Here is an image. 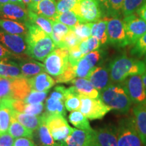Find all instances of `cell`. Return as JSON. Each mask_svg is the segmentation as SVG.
Here are the masks:
<instances>
[{
  "label": "cell",
  "instance_id": "1",
  "mask_svg": "<svg viewBox=\"0 0 146 146\" xmlns=\"http://www.w3.org/2000/svg\"><path fill=\"white\" fill-rule=\"evenodd\" d=\"M26 25L28 33L26 36L27 55L39 61H44L46 57L56 48V45L50 35L41 28L28 21Z\"/></svg>",
  "mask_w": 146,
  "mask_h": 146
},
{
  "label": "cell",
  "instance_id": "2",
  "mask_svg": "<svg viewBox=\"0 0 146 146\" xmlns=\"http://www.w3.org/2000/svg\"><path fill=\"white\" fill-rule=\"evenodd\" d=\"M110 76L111 83L119 84L130 76L143 74L146 70L145 62L122 55L115 58L110 63Z\"/></svg>",
  "mask_w": 146,
  "mask_h": 146
},
{
  "label": "cell",
  "instance_id": "3",
  "mask_svg": "<svg viewBox=\"0 0 146 146\" xmlns=\"http://www.w3.org/2000/svg\"><path fill=\"white\" fill-rule=\"evenodd\" d=\"M100 99L113 110L127 113L132 105V102L121 84L112 83L100 92Z\"/></svg>",
  "mask_w": 146,
  "mask_h": 146
},
{
  "label": "cell",
  "instance_id": "4",
  "mask_svg": "<svg viewBox=\"0 0 146 146\" xmlns=\"http://www.w3.org/2000/svg\"><path fill=\"white\" fill-rule=\"evenodd\" d=\"M31 88L29 78H0V102L5 100H23L30 93Z\"/></svg>",
  "mask_w": 146,
  "mask_h": 146
},
{
  "label": "cell",
  "instance_id": "5",
  "mask_svg": "<svg viewBox=\"0 0 146 146\" xmlns=\"http://www.w3.org/2000/svg\"><path fill=\"white\" fill-rule=\"evenodd\" d=\"M116 131L118 146H143L133 116L120 120Z\"/></svg>",
  "mask_w": 146,
  "mask_h": 146
},
{
  "label": "cell",
  "instance_id": "6",
  "mask_svg": "<svg viewBox=\"0 0 146 146\" xmlns=\"http://www.w3.org/2000/svg\"><path fill=\"white\" fill-rule=\"evenodd\" d=\"M43 62L45 72L54 76L60 75L68 67V50L56 47L47 56Z\"/></svg>",
  "mask_w": 146,
  "mask_h": 146
},
{
  "label": "cell",
  "instance_id": "7",
  "mask_svg": "<svg viewBox=\"0 0 146 146\" xmlns=\"http://www.w3.org/2000/svg\"><path fill=\"white\" fill-rule=\"evenodd\" d=\"M98 0H78L72 9L81 23H92L101 19L102 11Z\"/></svg>",
  "mask_w": 146,
  "mask_h": 146
},
{
  "label": "cell",
  "instance_id": "8",
  "mask_svg": "<svg viewBox=\"0 0 146 146\" xmlns=\"http://www.w3.org/2000/svg\"><path fill=\"white\" fill-rule=\"evenodd\" d=\"M130 98L132 103L136 105L146 104V89L141 74L130 76L120 83Z\"/></svg>",
  "mask_w": 146,
  "mask_h": 146
},
{
  "label": "cell",
  "instance_id": "9",
  "mask_svg": "<svg viewBox=\"0 0 146 146\" xmlns=\"http://www.w3.org/2000/svg\"><path fill=\"white\" fill-rule=\"evenodd\" d=\"M79 98L81 99L79 110L88 119H102L111 110L100 98H91L83 96H79Z\"/></svg>",
  "mask_w": 146,
  "mask_h": 146
},
{
  "label": "cell",
  "instance_id": "10",
  "mask_svg": "<svg viewBox=\"0 0 146 146\" xmlns=\"http://www.w3.org/2000/svg\"><path fill=\"white\" fill-rule=\"evenodd\" d=\"M108 43L118 47L129 45L123 20L119 17H111L107 23Z\"/></svg>",
  "mask_w": 146,
  "mask_h": 146
},
{
  "label": "cell",
  "instance_id": "11",
  "mask_svg": "<svg viewBox=\"0 0 146 146\" xmlns=\"http://www.w3.org/2000/svg\"><path fill=\"white\" fill-rule=\"evenodd\" d=\"M123 23L129 45H134L146 33V22L135 13L125 16Z\"/></svg>",
  "mask_w": 146,
  "mask_h": 146
},
{
  "label": "cell",
  "instance_id": "12",
  "mask_svg": "<svg viewBox=\"0 0 146 146\" xmlns=\"http://www.w3.org/2000/svg\"><path fill=\"white\" fill-rule=\"evenodd\" d=\"M0 43L9 51L18 56L27 55L26 36L10 34L0 29Z\"/></svg>",
  "mask_w": 146,
  "mask_h": 146
},
{
  "label": "cell",
  "instance_id": "13",
  "mask_svg": "<svg viewBox=\"0 0 146 146\" xmlns=\"http://www.w3.org/2000/svg\"><path fill=\"white\" fill-rule=\"evenodd\" d=\"M61 146H96L95 130L73 128L72 133L62 142Z\"/></svg>",
  "mask_w": 146,
  "mask_h": 146
},
{
  "label": "cell",
  "instance_id": "14",
  "mask_svg": "<svg viewBox=\"0 0 146 146\" xmlns=\"http://www.w3.org/2000/svg\"><path fill=\"white\" fill-rule=\"evenodd\" d=\"M0 17L26 23L29 21L28 10L13 3L0 5Z\"/></svg>",
  "mask_w": 146,
  "mask_h": 146
},
{
  "label": "cell",
  "instance_id": "15",
  "mask_svg": "<svg viewBox=\"0 0 146 146\" xmlns=\"http://www.w3.org/2000/svg\"><path fill=\"white\" fill-rule=\"evenodd\" d=\"M87 79L100 92L109 86L111 83L109 68L106 66H95Z\"/></svg>",
  "mask_w": 146,
  "mask_h": 146
},
{
  "label": "cell",
  "instance_id": "16",
  "mask_svg": "<svg viewBox=\"0 0 146 146\" xmlns=\"http://www.w3.org/2000/svg\"><path fill=\"white\" fill-rule=\"evenodd\" d=\"M27 9L53 21H56L58 15L56 0H41L38 3H31Z\"/></svg>",
  "mask_w": 146,
  "mask_h": 146
},
{
  "label": "cell",
  "instance_id": "17",
  "mask_svg": "<svg viewBox=\"0 0 146 146\" xmlns=\"http://www.w3.org/2000/svg\"><path fill=\"white\" fill-rule=\"evenodd\" d=\"M96 146H118L116 127H105L95 130Z\"/></svg>",
  "mask_w": 146,
  "mask_h": 146
},
{
  "label": "cell",
  "instance_id": "18",
  "mask_svg": "<svg viewBox=\"0 0 146 146\" xmlns=\"http://www.w3.org/2000/svg\"><path fill=\"white\" fill-rule=\"evenodd\" d=\"M133 117L137 131L143 146L146 145V106L136 105L133 108Z\"/></svg>",
  "mask_w": 146,
  "mask_h": 146
},
{
  "label": "cell",
  "instance_id": "19",
  "mask_svg": "<svg viewBox=\"0 0 146 146\" xmlns=\"http://www.w3.org/2000/svg\"><path fill=\"white\" fill-rule=\"evenodd\" d=\"M74 90L78 96L91 98H100V92L95 88L89 79L84 78H75L70 81Z\"/></svg>",
  "mask_w": 146,
  "mask_h": 146
},
{
  "label": "cell",
  "instance_id": "20",
  "mask_svg": "<svg viewBox=\"0 0 146 146\" xmlns=\"http://www.w3.org/2000/svg\"><path fill=\"white\" fill-rule=\"evenodd\" d=\"M17 63L21 68L22 74L24 77L30 78L41 72H45L44 64L36 61L35 60H25L18 58Z\"/></svg>",
  "mask_w": 146,
  "mask_h": 146
},
{
  "label": "cell",
  "instance_id": "21",
  "mask_svg": "<svg viewBox=\"0 0 146 146\" xmlns=\"http://www.w3.org/2000/svg\"><path fill=\"white\" fill-rule=\"evenodd\" d=\"M9 105L12 109L18 112L25 114L33 115V116H40L44 110L45 105L43 103L29 104L24 102L23 100H10Z\"/></svg>",
  "mask_w": 146,
  "mask_h": 146
},
{
  "label": "cell",
  "instance_id": "22",
  "mask_svg": "<svg viewBox=\"0 0 146 146\" xmlns=\"http://www.w3.org/2000/svg\"><path fill=\"white\" fill-rule=\"evenodd\" d=\"M29 81L31 89L38 91H49L56 84L54 78L45 72L29 78Z\"/></svg>",
  "mask_w": 146,
  "mask_h": 146
},
{
  "label": "cell",
  "instance_id": "23",
  "mask_svg": "<svg viewBox=\"0 0 146 146\" xmlns=\"http://www.w3.org/2000/svg\"><path fill=\"white\" fill-rule=\"evenodd\" d=\"M12 116L33 132L37 130L42 119L41 116H33L18 112L13 109H12Z\"/></svg>",
  "mask_w": 146,
  "mask_h": 146
},
{
  "label": "cell",
  "instance_id": "24",
  "mask_svg": "<svg viewBox=\"0 0 146 146\" xmlns=\"http://www.w3.org/2000/svg\"><path fill=\"white\" fill-rule=\"evenodd\" d=\"M0 76L4 78L24 77L17 62L10 59H2L0 61Z\"/></svg>",
  "mask_w": 146,
  "mask_h": 146
},
{
  "label": "cell",
  "instance_id": "25",
  "mask_svg": "<svg viewBox=\"0 0 146 146\" xmlns=\"http://www.w3.org/2000/svg\"><path fill=\"white\" fill-rule=\"evenodd\" d=\"M0 28L10 34L27 36L28 33V28L26 24L12 20L0 18Z\"/></svg>",
  "mask_w": 146,
  "mask_h": 146
},
{
  "label": "cell",
  "instance_id": "26",
  "mask_svg": "<svg viewBox=\"0 0 146 146\" xmlns=\"http://www.w3.org/2000/svg\"><path fill=\"white\" fill-rule=\"evenodd\" d=\"M12 109L9 106L8 100L0 102V135L8 133L12 120Z\"/></svg>",
  "mask_w": 146,
  "mask_h": 146
},
{
  "label": "cell",
  "instance_id": "27",
  "mask_svg": "<svg viewBox=\"0 0 146 146\" xmlns=\"http://www.w3.org/2000/svg\"><path fill=\"white\" fill-rule=\"evenodd\" d=\"M42 119L39 128L37 129L38 139L40 146H61L52 137L50 130L45 123V120L43 114L41 115Z\"/></svg>",
  "mask_w": 146,
  "mask_h": 146
},
{
  "label": "cell",
  "instance_id": "28",
  "mask_svg": "<svg viewBox=\"0 0 146 146\" xmlns=\"http://www.w3.org/2000/svg\"><path fill=\"white\" fill-rule=\"evenodd\" d=\"M108 18H103L93 23L91 27V36L99 40L101 45L108 43L107 23Z\"/></svg>",
  "mask_w": 146,
  "mask_h": 146
},
{
  "label": "cell",
  "instance_id": "29",
  "mask_svg": "<svg viewBox=\"0 0 146 146\" xmlns=\"http://www.w3.org/2000/svg\"><path fill=\"white\" fill-rule=\"evenodd\" d=\"M28 16L29 21L31 23L36 25V26L41 28L43 31H45L47 34L51 36L52 33L53 21L29 10H28Z\"/></svg>",
  "mask_w": 146,
  "mask_h": 146
},
{
  "label": "cell",
  "instance_id": "30",
  "mask_svg": "<svg viewBox=\"0 0 146 146\" xmlns=\"http://www.w3.org/2000/svg\"><path fill=\"white\" fill-rule=\"evenodd\" d=\"M8 133L14 139L20 137H28L33 139V132L25 127V126L20 123L16 119H14L12 116Z\"/></svg>",
  "mask_w": 146,
  "mask_h": 146
},
{
  "label": "cell",
  "instance_id": "31",
  "mask_svg": "<svg viewBox=\"0 0 146 146\" xmlns=\"http://www.w3.org/2000/svg\"><path fill=\"white\" fill-rule=\"evenodd\" d=\"M72 29L66 25L58 21H53L52 33L51 37L56 45V47H60L64 38Z\"/></svg>",
  "mask_w": 146,
  "mask_h": 146
},
{
  "label": "cell",
  "instance_id": "32",
  "mask_svg": "<svg viewBox=\"0 0 146 146\" xmlns=\"http://www.w3.org/2000/svg\"><path fill=\"white\" fill-rule=\"evenodd\" d=\"M64 106L66 109L69 112L78 110L81 106V99L73 86L67 88Z\"/></svg>",
  "mask_w": 146,
  "mask_h": 146
},
{
  "label": "cell",
  "instance_id": "33",
  "mask_svg": "<svg viewBox=\"0 0 146 146\" xmlns=\"http://www.w3.org/2000/svg\"><path fill=\"white\" fill-rule=\"evenodd\" d=\"M45 110L48 114H61L66 116V109L64 106V101L62 100L49 97L45 103Z\"/></svg>",
  "mask_w": 146,
  "mask_h": 146
},
{
  "label": "cell",
  "instance_id": "34",
  "mask_svg": "<svg viewBox=\"0 0 146 146\" xmlns=\"http://www.w3.org/2000/svg\"><path fill=\"white\" fill-rule=\"evenodd\" d=\"M68 119L73 126L82 130H91L90 124L86 116L81 111H73L69 115Z\"/></svg>",
  "mask_w": 146,
  "mask_h": 146
},
{
  "label": "cell",
  "instance_id": "35",
  "mask_svg": "<svg viewBox=\"0 0 146 146\" xmlns=\"http://www.w3.org/2000/svg\"><path fill=\"white\" fill-rule=\"evenodd\" d=\"M55 21L60 22V23L70 27V29H73L79 23H81L77 15L72 10H69L64 12H62V13H59Z\"/></svg>",
  "mask_w": 146,
  "mask_h": 146
},
{
  "label": "cell",
  "instance_id": "36",
  "mask_svg": "<svg viewBox=\"0 0 146 146\" xmlns=\"http://www.w3.org/2000/svg\"><path fill=\"white\" fill-rule=\"evenodd\" d=\"M125 0H106L104 7L107 15L111 17H118L122 13V8Z\"/></svg>",
  "mask_w": 146,
  "mask_h": 146
},
{
  "label": "cell",
  "instance_id": "37",
  "mask_svg": "<svg viewBox=\"0 0 146 146\" xmlns=\"http://www.w3.org/2000/svg\"><path fill=\"white\" fill-rule=\"evenodd\" d=\"M100 46L101 43L99 40L93 36H91L88 39L83 40L78 44L79 50L84 56L93 51L98 50Z\"/></svg>",
  "mask_w": 146,
  "mask_h": 146
},
{
  "label": "cell",
  "instance_id": "38",
  "mask_svg": "<svg viewBox=\"0 0 146 146\" xmlns=\"http://www.w3.org/2000/svg\"><path fill=\"white\" fill-rule=\"evenodd\" d=\"M92 69L93 67L89 64L85 56L78 61L77 64L74 66L76 75L79 78H88Z\"/></svg>",
  "mask_w": 146,
  "mask_h": 146
},
{
  "label": "cell",
  "instance_id": "39",
  "mask_svg": "<svg viewBox=\"0 0 146 146\" xmlns=\"http://www.w3.org/2000/svg\"><path fill=\"white\" fill-rule=\"evenodd\" d=\"M72 131L73 128L70 127L69 125L64 126V127L56 128V129L50 130L52 137L60 145L72 133Z\"/></svg>",
  "mask_w": 146,
  "mask_h": 146
},
{
  "label": "cell",
  "instance_id": "40",
  "mask_svg": "<svg viewBox=\"0 0 146 146\" xmlns=\"http://www.w3.org/2000/svg\"><path fill=\"white\" fill-rule=\"evenodd\" d=\"M145 1L146 0H125L122 8V14L125 17L135 13Z\"/></svg>",
  "mask_w": 146,
  "mask_h": 146
},
{
  "label": "cell",
  "instance_id": "41",
  "mask_svg": "<svg viewBox=\"0 0 146 146\" xmlns=\"http://www.w3.org/2000/svg\"><path fill=\"white\" fill-rule=\"evenodd\" d=\"M47 93L48 91H38L31 89L30 93L23 100V101L25 103L29 104L43 103L47 98Z\"/></svg>",
  "mask_w": 146,
  "mask_h": 146
},
{
  "label": "cell",
  "instance_id": "42",
  "mask_svg": "<svg viewBox=\"0 0 146 146\" xmlns=\"http://www.w3.org/2000/svg\"><path fill=\"white\" fill-rule=\"evenodd\" d=\"M92 23H79L72 29L81 41L88 39L91 36Z\"/></svg>",
  "mask_w": 146,
  "mask_h": 146
},
{
  "label": "cell",
  "instance_id": "43",
  "mask_svg": "<svg viewBox=\"0 0 146 146\" xmlns=\"http://www.w3.org/2000/svg\"><path fill=\"white\" fill-rule=\"evenodd\" d=\"M131 54L136 58H141L146 54V33L133 45Z\"/></svg>",
  "mask_w": 146,
  "mask_h": 146
},
{
  "label": "cell",
  "instance_id": "44",
  "mask_svg": "<svg viewBox=\"0 0 146 146\" xmlns=\"http://www.w3.org/2000/svg\"><path fill=\"white\" fill-rule=\"evenodd\" d=\"M76 77L74 66L69 62L68 67L61 74L56 76V83H68Z\"/></svg>",
  "mask_w": 146,
  "mask_h": 146
},
{
  "label": "cell",
  "instance_id": "45",
  "mask_svg": "<svg viewBox=\"0 0 146 146\" xmlns=\"http://www.w3.org/2000/svg\"><path fill=\"white\" fill-rule=\"evenodd\" d=\"M81 41L79 38L76 36L75 33L73 31L72 29H71L68 33L64 38L60 48H66L68 50L73 47L77 46Z\"/></svg>",
  "mask_w": 146,
  "mask_h": 146
},
{
  "label": "cell",
  "instance_id": "46",
  "mask_svg": "<svg viewBox=\"0 0 146 146\" xmlns=\"http://www.w3.org/2000/svg\"><path fill=\"white\" fill-rule=\"evenodd\" d=\"M83 56L84 55L80 51L78 45L68 49V61L73 66H75Z\"/></svg>",
  "mask_w": 146,
  "mask_h": 146
},
{
  "label": "cell",
  "instance_id": "47",
  "mask_svg": "<svg viewBox=\"0 0 146 146\" xmlns=\"http://www.w3.org/2000/svg\"><path fill=\"white\" fill-rule=\"evenodd\" d=\"M78 0H58L57 10L58 14L72 10Z\"/></svg>",
  "mask_w": 146,
  "mask_h": 146
},
{
  "label": "cell",
  "instance_id": "48",
  "mask_svg": "<svg viewBox=\"0 0 146 146\" xmlns=\"http://www.w3.org/2000/svg\"><path fill=\"white\" fill-rule=\"evenodd\" d=\"M85 57L88 60L91 66L94 68V67L96 66V64L99 62L100 60L101 59V52L98 50L93 51V52L87 54L85 56Z\"/></svg>",
  "mask_w": 146,
  "mask_h": 146
},
{
  "label": "cell",
  "instance_id": "49",
  "mask_svg": "<svg viewBox=\"0 0 146 146\" xmlns=\"http://www.w3.org/2000/svg\"><path fill=\"white\" fill-rule=\"evenodd\" d=\"M14 139L8 133L0 135V146H13Z\"/></svg>",
  "mask_w": 146,
  "mask_h": 146
},
{
  "label": "cell",
  "instance_id": "50",
  "mask_svg": "<svg viewBox=\"0 0 146 146\" xmlns=\"http://www.w3.org/2000/svg\"><path fill=\"white\" fill-rule=\"evenodd\" d=\"M13 146H36L32 139L28 137H20L15 139Z\"/></svg>",
  "mask_w": 146,
  "mask_h": 146
},
{
  "label": "cell",
  "instance_id": "51",
  "mask_svg": "<svg viewBox=\"0 0 146 146\" xmlns=\"http://www.w3.org/2000/svg\"><path fill=\"white\" fill-rule=\"evenodd\" d=\"M19 58V56L14 54L8 49H6L0 43V58L1 59H11V58Z\"/></svg>",
  "mask_w": 146,
  "mask_h": 146
},
{
  "label": "cell",
  "instance_id": "52",
  "mask_svg": "<svg viewBox=\"0 0 146 146\" xmlns=\"http://www.w3.org/2000/svg\"><path fill=\"white\" fill-rule=\"evenodd\" d=\"M137 14L146 22V1L136 11Z\"/></svg>",
  "mask_w": 146,
  "mask_h": 146
},
{
  "label": "cell",
  "instance_id": "53",
  "mask_svg": "<svg viewBox=\"0 0 146 146\" xmlns=\"http://www.w3.org/2000/svg\"><path fill=\"white\" fill-rule=\"evenodd\" d=\"M10 1L11 3H16V4H18L19 5H21V6H22V7H23V8L27 9V7L26 6V5L25 4V3L23 2V0H10Z\"/></svg>",
  "mask_w": 146,
  "mask_h": 146
},
{
  "label": "cell",
  "instance_id": "54",
  "mask_svg": "<svg viewBox=\"0 0 146 146\" xmlns=\"http://www.w3.org/2000/svg\"><path fill=\"white\" fill-rule=\"evenodd\" d=\"M141 76H142V80H143V84H144V85H145V87L146 89V70L143 74H141Z\"/></svg>",
  "mask_w": 146,
  "mask_h": 146
},
{
  "label": "cell",
  "instance_id": "55",
  "mask_svg": "<svg viewBox=\"0 0 146 146\" xmlns=\"http://www.w3.org/2000/svg\"><path fill=\"white\" fill-rule=\"evenodd\" d=\"M23 1L25 3V4L26 5L27 7H28L29 5L31 4V0H23Z\"/></svg>",
  "mask_w": 146,
  "mask_h": 146
},
{
  "label": "cell",
  "instance_id": "56",
  "mask_svg": "<svg viewBox=\"0 0 146 146\" xmlns=\"http://www.w3.org/2000/svg\"><path fill=\"white\" fill-rule=\"evenodd\" d=\"M10 2V0H0V5L5 4V3Z\"/></svg>",
  "mask_w": 146,
  "mask_h": 146
},
{
  "label": "cell",
  "instance_id": "57",
  "mask_svg": "<svg viewBox=\"0 0 146 146\" xmlns=\"http://www.w3.org/2000/svg\"><path fill=\"white\" fill-rule=\"evenodd\" d=\"M98 1H99V2L101 3V4L104 5V4L106 1V0H98Z\"/></svg>",
  "mask_w": 146,
  "mask_h": 146
},
{
  "label": "cell",
  "instance_id": "58",
  "mask_svg": "<svg viewBox=\"0 0 146 146\" xmlns=\"http://www.w3.org/2000/svg\"><path fill=\"white\" fill-rule=\"evenodd\" d=\"M41 0H31V3H36L39 2Z\"/></svg>",
  "mask_w": 146,
  "mask_h": 146
},
{
  "label": "cell",
  "instance_id": "59",
  "mask_svg": "<svg viewBox=\"0 0 146 146\" xmlns=\"http://www.w3.org/2000/svg\"><path fill=\"white\" fill-rule=\"evenodd\" d=\"M145 64H146V54L145 55Z\"/></svg>",
  "mask_w": 146,
  "mask_h": 146
},
{
  "label": "cell",
  "instance_id": "60",
  "mask_svg": "<svg viewBox=\"0 0 146 146\" xmlns=\"http://www.w3.org/2000/svg\"><path fill=\"white\" fill-rule=\"evenodd\" d=\"M1 60H2V59H1V58H0V61H1Z\"/></svg>",
  "mask_w": 146,
  "mask_h": 146
},
{
  "label": "cell",
  "instance_id": "61",
  "mask_svg": "<svg viewBox=\"0 0 146 146\" xmlns=\"http://www.w3.org/2000/svg\"><path fill=\"white\" fill-rule=\"evenodd\" d=\"M145 106H146V104H145Z\"/></svg>",
  "mask_w": 146,
  "mask_h": 146
},
{
  "label": "cell",
  "instance_id": "62",
  "mask_svg": "<svg viewBox=\"0 0 146 146\" xmlns=\"http://www.w3.org/2000/svg\"><path fill=\"white\" fill-rule=\"evenodd\" d=\"M1 78V76H0V78Z\"/></svg>",
  "mask_w": 146,
  "mask_h": 146
},
{
  "label": "cell",
  "instance_id": "63",
  "mask_svg": "<svg viewBox=\"0 0 146 146\" xmlns=\"http://www.w3.org/2000/svg\"><path fill=\"white\" fill-rule=\"evenodd\" d=\"M145 146H146V145H145Z\"/></svg>",
  "mask_w": 146,
  "mask_h": 146
}]
</instances>
